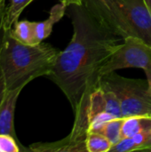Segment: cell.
I'll return each mask as SVG.
<instances>
[{"label": "cell", "instance_id": "ffe728a7", "mask_svg": "<svg viewBox=\"0 0 151 152\" xmlns=\"http://www.w3.org/2000/svg\"><path fill=\"white\" fill-rule=\"evenodd\" d=\"M0 4H5V0H0Z\"/></svg>", "mask_w": 151, "mask_h": 152}, {"label": "cell", "instance_id": "9a60e30c", "mask_svg": "<svg viewBox=\"0 0 151 152\" xmlns=\"http://www.w3.org/2000/svg\"><path fill=\"white\" fill-rule=\"evenodd\" d=\"M2 35H3V32L0 36V42H1V38H2ZM7 91V88H6V84H5V79H4V73H3V70L1 69V66H0V103L2 102L4 97V94Z\"/></svg>", "mask_w": 151, "mask_h": 152}, {"label": "cell", "instance_id": "4fadbf2b", "mask_svg": "<svg viewBox=\"0 0 151 152\" xmlns=\"http://www.w3.org/2000/svg\"><path fill=\"white\" fill-rule=\"evenodd\" d=\"M112 143L101 134L88 133L85 139V150L87 152L110 151Z\"/></svg>", "mask_w": 151, "mask_h": 152}, {"label": "cell", "instance_id": "7c38bea8", "mask_svg": "<svg viewBox=\"0 0 151 152\" xmlns=\"http://www.w3.org/2000/svg\"><path fill=\"white\" fill-rule=\"evenodd\" d=\"M123 125V118H116L106 122L97 132L104 135L112 145H116L122 139L121 129Z\"/></svg>", "mask_w": 151, "mask_h": 152}, {"label": "cell", "instance_id": "ac0fdd59", "mask_svg": "<svg viewBox=\"0 0 151 152\" xmlns=\"http://www.w3.org/2000/svg\"><path fill=\"white\" fill-rule=\"evenodd\" d=\"M143 1H144L147 8L149 9V11H150V12L151 14V0H143Z\"/></svg>", "mask_w": 151, "mask_h": 152}, {"label": "cell", "instance_id": "8fae6325", "mask_svg": "<svg viewBox=\"0 0 151 152\" xmlns=\"http://www.w3.org/2000/svg\"><path fill=\"white\" fill-rule=\"evenodd\" d=\"M151 130L142 132L134 136L123 138L116 145L112 146L110 152L141 151L143 146L150 140Z\"/></svg>", "mask_w": 151, "mask_h": 152}, {"label": "cell", "instance_id": "3957f363", "mask_svg": "<svg viewBox=\"0 0 151 152\" xmlns=\"http://www.w3.org/2000/svg\"><path fill=\"white\" fill-rule=\"evenodd\" d=\"M91 14L123 40L136 37L151 46V14L143 0H84Z\"/></svg>", "mask_w": 151, "mask_h": 152}, {"label": "cell", "instance_id": "277c9868", "mask_svg": "<svg viewBox=\"0 0 151 152\" xmlns=\"http://www.w3.org/2000/svg\"><path fill=\"white\" fill-rule=\"evenodd\" d=\"M100 86L115 94L123 118L151 116V88L148 80L124 77L114 71L101 76Z\"/></svg>", "mask_w": 151, "mask_h": 152}, {"label": "cell", "instance_id": "9c48e42d", "mask_svg": "<svg viewBox=\"0 0 151 152\" xmlns=\"http://www.w3.org/2000/svg\"><path fill=\"white\" fill-rule=\"evenodd\" d=\"M10 32L13 38L24 45H36L40 44L36 37V21H29L27 20H18Z\"/></svg>", "mask_w": 151, "mask_h": 152}, {"label": "cell", "instance_id": "d6986e66", "mask_svg": "<svg viewBox=\"0 0 151 152\" xmlns=\"http://www.w3.org/2000/svg\"><path fill=\"white\" fill-rule=\"evenodd\" d=\"M4 8H5V4H0V20H1V18H2V16H3Z\"/></svg>", "mask_w": 151, "mask_h": 152}, {"label": "cell", "instance_id": "5b68a950", "mask_svg": "<svg viewBox=\"0 0 151 152\" xmlns=\"http://www.w3.org/2000/svg\"><path fill=\"white\" fill-rule=\"evenodd\" d=\"M125 68L143 69L151 88V46L136 37L125 38L101 67V76Z\"/></svg>", "mask_w": 151, "mask_h": 152}, {"label": "cell", "instance_id": "8992f818", "mask_svg": "<svg viewBox=\"0 0 151 152\" xmlns=\"http://www.w3.org/2000/svg\"><path fill=\"white\" fill-rule=\"evenodd\" d=\"M23 86L7 90L0 103V134H11L17 139L14 129V113L17 100ZM18 140V139H17Z\"/></svg>", "mask_w": 151, "mask_h": 152}, {"label": "cell", "instance_id": "2e32d148", "mask_svg": "<svg viewBox=\"0 0 151 152\" xmlns=\"http://www.w3.org/2000/svg\"><path fill=\"white\" fill-rule=\"evenodd\" d=\"M60 3L65 4L66 6H69L70 4H83L84 0H58Z\"/></svg>", "mask_w": 151, "mask_h": 152}, {"label": "cell", "instance_id": "5bb4252c", "mask_svg": "<svg viewBox=\"0 0 151 152\" xmlns=\"http://www.w3.org/2000/svg\"><path fill=\"white\" fill-rule=\"evenodd\" d=\"M19 141L11 134H0V152H20L23 151L18 145Z\"/></svg>", "mask_w": 151, "mask_h": 152}, {"label": "cell", "instance_id": "30bf717a", "mask_svg": "<svg viewBox=\"0 0 151 152\" xmlns=\"http://www.w3.org/2000/svg\"><path fill=\"white\" fill-rule=\"evenodd\" d=\"M151 130V116H131L123 118L121 135L123 138L134 136Z\"/></svg>", "mask_w": 151, "mask_h": 152}, {"label": "cell", "instance_id": "ba28073f", "mask_svg": "<svg viewBox=\"0 0 151 152\" xmlns=\"http://www.w3.org/2000/svg\"><path fill=\"white\" fill-rule=\"evenodd\" d=\"M34 0H9L5 5L3 16L0 20V28L3 31H9L19 20L22 11Z\"/></svg>", "mask_w": 151, "mask_h": 152}, {"label": "cell", "instance_id": "52a82bcc", "mask_svg": "<svg viewBox=\"0 0 151 152\" xmlns=\"http://www.w3.org/2000/svg\"><path fill=\"white\" fill-rule=\"evenodd\" d=\"M66 9L67 6L65 4L61 3L57 4L51 9L49 17L46 20L36 22V33L39 43H42L44 39L47 38L51 35L53 25L64 16Z\"/></svg>", "mask_w": 151, "mask_h": 152}, {"label": "cell", "instance_id": "e0dca14e", "mask_svg": "<svg viewBox=\"0 0 151 152\" xmlns=\"http://www.w3.org/2000/svg\"><path fill=\"white\" fill-rule=\"evenodd\" d=\"M141 151H151V138L150 140L143 146V148L141 150Z\"/></svg>", "mask_w": 151, "mask_h": 152}, {"label": "cell", "instance_id": "7a4b0ae2", "mask_svg": "<svg viewBox=\"0 0 151 152\" xmlns=\"http://www.w3.org/2000/svg\"><path fill=\"white\" fill-rule=\"evenodd\" d=\"M60 51L49 44L24 45L3 31L0 42V66L7 90L25 87L33 79L47 76L53 69Z\"/></svg>", "mask_w": 151, "mask_h": 152}, {"label": "cell", "instance_id": "6da1fadb", "mask_svg": "<svg viewBox=\"0 0 151 152\" xmlns=\"http://www.w3.org/2000/svg\"><path fill=\"white\" fill-rule=\"evenodd\" d=\"M73 37L60 51L46 76L68 98L74 113L90 106L92 94L100 86L101 69L120 45V37L102 26L84 4L67 6Z\"/></svg>", "mask_w": 151, "mask_h": 152}]
</instances>
